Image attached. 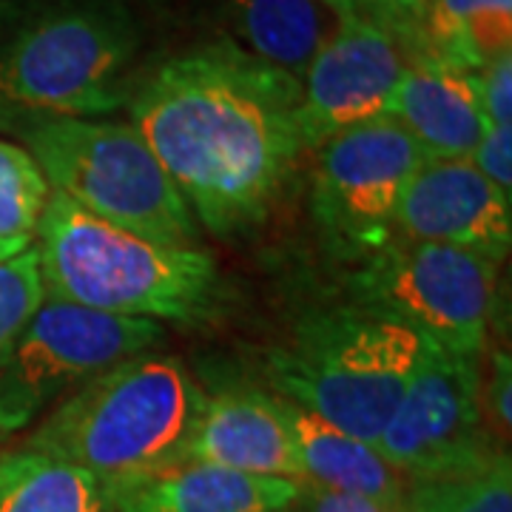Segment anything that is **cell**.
<instances>
[{
    "mask_svg": "<svg viewBox=\"0 0 512 512\" xmlns=\"http://www.w3.org/2000/svg\"><path fill=\"white\" fill-rule=\"evenodd\" d=\"M396 237L501 262L512 245V197L473 160H421L396 211Z\"/></svg>",
    "mask_w": 512,
    "mask_h": 512,
    "instance_id": "obj_12",
    "label": "cell"
},
{
    "mask_svg": "<svg viewBox=\"0 0 512 512\" xmlns=\"http://www.w3.org/2000/svg\"><path fill=\"white\" fill-rule=\"evenodd\" d=\"M476 77L487 126L512 128V52L495 57Z\"/></svg>",
    "mask_w": 512,
    "mask_h": 512,
    "instance_id": "obj_24",
    "label": "cell"
},
{
    "mask_svg": "<svg viewBox=\"0 0 512 512\" xmlns=\"http://www.w3.org/2000/svg\"><path fill=\"white\" fill-rule=\"evenodd\" d=\"M407 46L413 60L478 74L512 52V0H427Z\"/></svg>",
    "mask_w": 512,
    "mask_h": 512,
    "instance_id": "obj_17",
    "label": "cell"
},
{
    "mask_svg": "<svg viewBox=\"0 0 512 512\" xmlns=\"http://www.w3.org/2000/svg\"><path fill=\"white\" fill-rule=\"evenodd\" d=\"M143 29L126 0H0V109L103 117L128 106Z\"/></svg>",
    "mask_w": 512,
    "mask_h": 512,
    "instance_id": "obj_4",
    "label": "cell"
},
{
    "mask_svg": "<svg viewBox=\"0 0 512 512\" xmlns=\"http://www.w3.org/2000/svg\"><path fill=\"white\" fill-rule=\"evenodd\" d=\"M299 481L183 461L117 498L114 512H291Z\"/></svg>",
    "mask_w": 512,
    "mask_h": 512,
    "instance_id": "obj_15",
    "label": "cell"
},
{
    "mask_svg": "<svg viewBox=\"0 0 512 512\" xmlns=\"http://www.w3.org/2000/svg\"><path fill=\"white\" fill-rule=\"evenodd\" d=\"M322 3L336 15V20H367L396 32L407 43L427 0H322Z\"/></svg>",
    "mask_w": 512,
    "mask_h": 512,
    "instance_id": "obj_23",
    "label": "cell"
},
{
    "mask_svg": "<svg viewBox=\"0 0 512 512\" xmlns=\"http://www.w3.org/2000/svg\"><path fill=\"white\" fill-rule=\"evenodd\" d=\"M495 276L493 259L393 237L350 276V302L410 328L427 345L481 359L493 319Z\"/></svg>",
    "mask_w": 512,
    "mask_h": 512,
    "instance_id": "obj_7",
    "label": "cell"
},
{
    "mask_svg": "<svg viewBox=\"0 0 512 512\" xmlns=\"http://www.w3.org/2000/svg\"><path fill=\"white\" fill-rule=\"evenodd\" d=\"M49 183L32 154L0 137V237H35Z\"/></svg>",
    "mask_w": 512,
    "mask_h": 512,
    "instance_id": "obj_21",
    "label": "cell"
},
{
    "mask_svg": "<svg viewBox=\"0 0 512 512\" xmlns=\"http://www.w3.org/2000/svg\"><path fill=\"white\" fill-rule=\"evenodd\" d=\"M0 126L20 134L49 191L151 242L194 248L188 202L131 123L0 109Z\"/></svg>",
    "mask_w": 512,
    "mask_h": 512,
    "instance_id": "obj_5",
    "label": "cell"
},
{
    "mask_svg": "<svg viewBox=\"0 0 512 512\" xmlns=\"http://www.w3.org/2000/svg\"><path fill=\"white\" fill-rule=\"evenodd\" d=\"M185 461L305 484L282 399L259 390H225L208 396L185 447Z\"/></svg>",
    "mask_w": 512,
    "mask_h": 512,
    "instance_id": "obj_13",
    "label": "cell"
},
{
    "mask_svg": "<svg viewBox=\"0 0 512 512\" xmlns=\"http://www.w3.org/2000/svg\"><path fill=\"white\" fill-rule=\"evenodd\" d=\"M313 217L330 245L348 259H365L396 237V211L419 146L393 117L353 126L316 148Z\"/></svg>",
    "mask_w": 512,
    "mask_h": 512,
    "instance_id": "obj_10",
    "label": "cell"
},
{
    "mask_svg": "<svg viewBox=\"0 0 512 512\" xmlns=\"http://www.w3.org/2000/svg\"><path fill=\"white\" fill-rule=\"evenodd\" d=\"M163 336L160 322L89 311L46 296L0 365V439L26 430L111 365L154 350Z\"/></svg>",
    "mask_w": 512,
    "mask_h": 512,
    "instance_id": "obj_8",
    "label": "cell"
},
{
    "mask_svg": "<svg viewBox=\"0 0 512 512\" xmlns=\"http://www.w3.org/2000/svg\"><path fill=\"white\" fill-rule=\"evenodd\" d=\"M0 512H114V498L86 470L23 447L0 458Z\"/></svg>",
    "mask_w": 512,
    "mask_h": 512,
    "instance_id": "obj_19",
    "label": "cell"
},
{
    "mask_svg": "<svg viewBox=\"0 0 512 512\" xmlns=\"http://www.w3.org/2000/svg\"><path fill=\"white\" fill-rule=\"evenodd\" d=\"M421 345L410 328L350 302L296 325L268 367L282 399L376 447L413 379Z\"/></svg>",
    "mask_w": 512,
    "mask_h": 512,
    "instance_id": "obj_6",
    "label": "cell"
},
{
    "mask_svg": "<svg viewBox=\"0 0 512 512\" xmlns=\"http://www.w3.org/2000/svg\"><path fill=\"white\" fill-rule=\"evenodd\" d=\"M282 410L299 450L305 484L362 495L384 507L402 510L407 481L379 456L373 444L350 436L288 399H282Z\"/></svg>",
    "mask_w": 512,
    "mask_h": 512,
    "instance_id": "obj_16",
    "label": "cell"
},
{
    "mask_svg": "<svg viewBox=\"0 0 512 512\" xmlns=\"http://www.w3.org/2000/svg\"><path fill=\"white\" fill-rule=\"evenodd\" d=\"M424 160H470L487 131L478 77L430 60H410L387 103Z\"/></svg>",
    "mask_w": 512,
    "mask_h": 512,
    "instance_id": "obj_14",
    "label": "cell"
},
{
    "mask_svg": "<svg viewBox=\"0 0 512 512\" xmlns=\"http://www.w3.org/2000/svg\"><path fill=\"white\" fill-rule=\"evenodd\" d=\"M248 52L302 80L313 55L333 32L322 0H228ZM336 18V15H333Z\"/></svg>",
    "mask_w": 512,
    "mask_h": 512,
    "instance_id": "obj_18",
    "label": "cell"
},
{
    "mask_svg": "<svg viewBox=\"0 0 512 512\" xmlns=\"http://www.w3.org/2000/svg\"><path fill=\"white\" fill-rule=\"evenodd\" d=\"M35 234L43 285L60 302L128 319L200 325L228 299L211 254L131 234L57 191H49Z\"/></svg>",
    "mask_w": 512,
    "mask_h": 512,
    "instance_id": "obj_3",
    "label": "cell"
},
{
    "mask_svg": "<svg viewBox=\"0 0 512 512\" xmlns=\"http://www.w3.org/2000/svg\"><path fill=\"white\" fill-rule=\"evenodd\" d=\"M473 165L478 171L493 180L501 191H512V128L487 126L481 143L473 151Z\"/></svg>",
    "mask_w": 512,
    "mask_h": 512,
    "instance_id": "obj_25",
    "label": "cell"
},
{
    "mask_svg": "<svg viewBox=\"0 0 512 512\" xmlns=\"http://www.w3.org/2000/svg\"><path fill=\"white\" fill-rule=\"evenodd\" d=\"M205 399L183 359L146 350L69 393L26 450L86 470L117 504L137 484L183 464Z\"/></svg>",
    "mask_w": 512,
    "mask_h": 512,
    "instance_id": "obj_2",
    "label": "cell"
},
{
    "mask_svg": "<svg viewBox=\"0 0 512 512\" xmlns=\"http://www.w3.org/2000/svg\"><path fill=\"white\" fill-rule=\"evenodd\" d=\"M512 365L510 353L507 350H495L493 356V373H490V382H487V410H490V421H493L495 436H510L512 424Z\"/></svg>",
    "mask_w": 512,
    "mask_h": 512,
    "instance_id": "obj_26",
    "label": "cell"
},
{
    "mask_svg": "<svg viewBox=\"0 0 512 512\" xmlns=\"http://www.w3.org/2000/svg\"><path fill=\"white\" fill-rule=\"evenodd\" d=\"M296 504L302 507V512H402L384 507L379 501L362 498V495L339 493V490H328L319 484H305Z\"/></svg>",
    "mask_w": 512,
    "mask_h": 512,
    "instance_id": "obj_27",
    "label": "cell"
},
{
    "mask_svg": "<svg viewBox=\"0 0 512 512\" xmlns=\"http://www.w3.org/2000/svg\"><path fill=\"white\" fill-rule=\"evenodd\" d=\"M402 512H512L510 453L467 476L407 484Z\"/></svg>",
    "mask_w": 512,
    "mask_h": 512,
    "instance_id": "obj_20",
    "label": "cell"
},
{
    "mask_svg": "<svg viewBox=\"0 0 512 512\" xmlns=\"http://www.w3.org/2000/svg\"><path fill=\"white\" fill-rule=\"evenodd\" d=\"M46 296L49 293L43 285L35 242L0 262V365L15 348L26 325L35 319Z\"/></svg>",
    "mask_w": 512,
    "mask_h": 512,
    "instance_id": "obj_22",
    "label": "cell"
},
{
    "mask_svg": "<svg viewBox=\"0 0 512 512\" xmlns=\"http://www.w3.org/2000/svg\"><path fill=\"white\" fill-rule=\"evenodd\" d=\"M299 100V77L225 40L148 74L128 100V123L194 220L234 237L268 217L305 151Z\"/></svg>",
    "mask_w": 512,
    "mask_h": 512,
    "instance_id": "obj_1",
    "label": "cell"
},
{
    "mask_svg": "<svg viewBox=\"0 0 512 512\" xmlns=\"http://www.w3.org/2000/svg\"><path fill=\"white\" fill-rule=\"evenodd\" d=\"M35 242V237H0V262L9 256L20 254L23 248H29Z\"/></svg>",
    "mask_w": 512,
    "mask_h": 512,
    "instance_id": "obj_28",
    "label": "cell"
},
{
    "mask_svg": "<svg viewBox=\"0 0 512 512\" xmlns=\"http://www.w3.org/2000/svg\"><path fill=\"white\" fill-rule=\"evenodd\" d=\"M410 60V46L396 32L339 18L302 74L299 131L305 148L382 117Z\"/></svg>",
    "mask_w": 512,
    "mask_h": 512,
    "instance_id": "obj_11",
    "label": "cell"
},
{
    "mask_svg": "<svg viewBox=\"0 0 512 512\" xmlns=\"http://www.w3.org/2000/svg\"><path fill=\"white\" fill-rule=\"evenodd\" d=\"M376 450L407 484L467 476L504 456L507 450L487 433L481 359L424 342L413 379Z\"/></svg>",
    "mask_w": 512,
    "mask_h": 512,
    "instance_id": "obj_9",
    "label": "cell"
}]
</instances>
